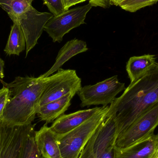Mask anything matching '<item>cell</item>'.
Wrapping results in <instances>:
<instances>
[{
	"mask_svg": "<svg viewBox=\"0 0 158 158\" xmlns=\"http://www.w3.org/2000/svg\"><path fill=\"white\" fill-rule=\"evenodd\" d=\"M33 0H0V6L22 29L26 41V57L38 44L44 27L54 16L52 13L40 12L32 6Z\"/></svg>",
	"mask_w": 158,
	"mask_h": 158,
	"instance_id": "cell-3",
	"label": "cell"
},
{
	"mask_svg": "<svg viewBox=\"0 0 158 158\" xmlns=\"http://www.w3.org/2000/svg\"><path fill=\"white\" fill-rule=\"evenodd\" d=\"M5 62L2 58L0 57V81H3V79L4 77V67Z\"/></svg>",
	"mask_w": 158,
	"mask_h": 158,
	"instance_id": "cell-25",
	"label": "cell"
},
{
	"mask_svg": "<svg viewBox=\"0 0 158 158\" xmlns=\"http://www.w3.org/2000/svg\"><path fill=\"white\" fill-rule=\"evenodd\" d=\"M158 0H124L118 6L128 12H136L140 9L156 3Z\"/></svg>",
	"mask_w": 158,
	"mask_h": 158,
	"instance_id": "cell-19",
	"label": "cell"
},
{
	"mask_svg": "<svg viewBox=\"0 0 158 158\" xmlns=\"http://www.w3.org/2000/svg\"><path fill=\"white\" fill-rule=\"evenodd\" d=\"M158 104V63L131 82L123 94L115 98L107 115L116 123L117 135L142 114ZM118 138V137H117Z\"/></svg>",
	"mask_w": 158,
	"mask_h": 158,
	"instance_id": "cell-1",
	"label": "cell"
},
{
	"mask_svg": "<svg viewBox=\"0 0 158 158\" xmlns=\"http://www.w3.org/2000/svg\"><path fill=\"white\" fill-rule=\"evenodd\" d=\"M123 1L124 0H110V6L114 5L118 6L119 4Z\"/></svg>",
	"mask_w": 158,
	"mask_h": 158,
	"instance_id": "cell-26",
	"label": "cell"
},
{
	"mask_svg": "<svg viewBox=\"0 0 158 158\" xmlns=\"http://www.w3.org/2000/svg\"><path fill=\"white\" fill-rule=\"evenodd\" d=\"M156 143V135L150 139L124 148L115 147L114 158H151Z\"/></svg>",
	"mask_w": 158,
	"mask_h": 158,
	"instance_id": "cell-15",
	"label": "cell"
},
{
	"mask_svg": "<svg viewBox=\"0 0 158 158\" xmlns=\"http://www.w3.org/2000/svg\"><path fill=\"white\" fill-rule=\"evenodd\" d=\"M158 126V104L142 114L118 135L116 147L124 148L153 137Z\"/></svg>",
	"mask_w": 158,
	"mask_h": 158,
	"instance_id": "cell-6",
	"label": "cell"
},
{
	"mask_svg": "<svg viewBox=\"0 0 158 158\" xmlns=\"http://www.w3.org/2000/svg\"><path fill=\"white\" fill-rule=\"evenodd\" d=\"M63 1L64 5L65 10H68L70 7L76 5L77 4L86 1H89V0H63Z\"/></svg>",
	"mask_w": 158,
	"mask_h": 158,
	"instance_id": "cell-23",
	"label": "cell"
},
{
	"mask_svg": "<svg viewBox=\"0 0 158 158\" xmlns=\"http://www.w3.org/2000/svg\"><path fill=\"white\" fill-rule=\"evenodd\" d=\"M35 125L31 123L27 125L19 158H44L36 143Z\"/></svg>",
	"mask_w": 158,
	"mask_h": 158,
	"instance_id": "cell-17",
	"label": "cell"
},
{
	"mask_svg": "<svg viewBox=\"0 0 158 158\" xmlns=\"http://www.w3.org/2000/svg\"><path fill=\"white\" fill-rule=\"evenodd\" d=\"M27 125H12L0 119V158H19Z\"/></svg>",
	"mask_w": 158,
	"mask_h": 158,
	"instance_id": "cell-10",
	"label": "cell"
},
{
	"mask_svg": "<svg viewBox=\"0 0 158 158\" xmlns=\"http://www.w3.org/2000/svg\"><path fill=\"white\" fill-rule=\"evenodd\" d=\"M8 89V97L2 119L12 125L32 123L47 83L48 77H17L13 81H1Z\"/></svg>",
	"mask_w": 158,
	"mask_h": 158,
	"instance_id": "cell-2",
	"label": "cell"
},
{
	"mask_svg": "<svg viewBox=\"0 0 158 158\" xmlns=\"http://www.w3.org/2000/svg\"><path fill=\"white\" fill-rule=\"evenodd\" d=\"M101 108L96 107L62 115L53 122L50 128L57 135L67 133L91 118Z\"/></svg>",
	"mask_w": 158,
	"mask_h": 158,
	"instance_id": "cell-11",
	"label": "cell"
},
{
	"mask_svg": "<svg viewBox=\"0 0 158 158\" xmlns=\"http://www.w3.org/2000/svg\"><path fill=\"white\" fill-rule=\"evenodd\" d=\"M125 89V84L119 81L118 76H114L94 85L81 87L77 94L81 101V107L93 105L106 106L112 103L116 96Z\"/></svg>",
	"mask_w": 158,
	"mask_h": 158,
	"instance_id": "cell-7",
	"label": "cell"
},
{
	"mask_svg": "<svg viewBox=\"0 0 158 158\" xmlns=\"http://www.w3.org/2000/svg\"><path fill=\"white\" fill-rule=\"evenodd\" d=\"M156 63L155 55L147 54L131 57L126 66L131 82L150 69Z\"/></svg>",
	"mask_w": 158,
	"mask_h": 158,
	"instance_id": "cell-16",
	"label": "cell"
},
{
	"mask_svg": "<svg viewBox=\"0 0 158 158\" xmlns=\"http://www.w3.org/2000/svg\"><path fill=\"white\" fill-rule=\"evenodd\" d=\"M77 91H73L64 96L40 106L37 110V115L40 119L46 124L53 122L63 115L71 105V101Z\"/></svg>",
	"mask_w": 158,
	"mask_h": 158,
	"instance_id": "cell-13",
	"label": "cell"
},
{
	"mask_svg": "<svg viewBox=\"0 0 158 158\" xmlns=\"http://www.w3.org/2000/svg\"><path fill=\"white\" fill-rule=\"evenodd\" d=\"M109 106H103L91 118L69 132L57 135L63 158H79L84 148L106 118Z\"/></svg>",
	"mask_w": 158,
	"mask_h": 158,
	"instance_id": "cell-4",
	"label": "cell"
},
{
	"mask_svg": "<svg viewBox=\"0 0 158 158\" xmlns=\"http://www.w3.org/2000/svg\"><path fill=\"white\" fill-rule=\"evenodd\" d=\"M151 158H158V133L156 135V143Z\"/></svg>",
	"mask_w": 158,
	"mask_h": 158,
	"instance_id": "cell-24",
	"label": "cell"
},
{
	"mask_svg": "<svg viewBox=\"0 0 158 158\" xmlns=\"http://www.w3.org/2000/svg\"><path fill=\"white\" fill-rule=\"evenodd\" d=\"M88 50L85 42L75 39L67 42L60 49L56 56L55 62L50 70L40 76L43 78L50 77L61 69V67L70 58L78 54Z\"/></svg>",
	"mask_w": 158,
	"mask_h": 158,
	"instance_id": "cell-14",
	"label": "cell"
},
{
	"mask_svg": "<svg viewBox=\"0 0 158 158\" xmlns=\"http://www.w3.org/2000/svg\"><path fill=\"white\" fill-rule=\"evenodd\" d=\"M44 4L48 7L54 16L59 15L66 11L63 0H43Z\"/></svg>",
	"mask_w": 158,
	"mask_h": 158,
	"instance_id": "cell-20",
	"label": "cell"
},
{
	"mask_svg": "<svg viewBox=\"0 0 158 158\" xmlns=\"http://www.w3.org/2000/svg\"><path fill=\"white\" fill-rule=\"evenodd\" d=\"M35 140L44 158H63L57 140V135L45 124L36 131Z\"/></svg>",
	"mask_w": 158,
	"mask_h": 158,
	"instance_id": "cell-12",
	"label": "cell"
},
{
	"mask_svg": "<svg viewBox=\"0 0 158 158\" xmlns=\"http://www.w3.org/2000/svg\"><path fill=\"white\" fill-rule=\"evenodd\" d=\"M26 49L25 35L20 27L13 23L7 43L4 51L7 55L19 56Z\"/></svg>",
	"mask_w": 158,
	"mask_h": 158,
	"instance_id": "cell-18",
	"label": "cell"
},
{
	"mask_svg": "<svg viewBox=\"0 0 158 158\" xmlns=\"http://www.w3.org/2000/svg\"><path fill=\"white\" fill-rule=\"evenodd\" d=\"M81 82L76 70L60 69L56 74L48 77V83L40 99L39 106L73 91L78 92L81 87Z\"/></svg>",
	"mask_w": 158,
	"mask_h": 158,
	"instance_id": "cell-9",
	"label": "cell"
},
{
	"mask_svg": "<svg viewBox=\"0 0 158 158\" xmlns=\"http://www.w3.org/2000/svg\"><path fill=\"white\" fill-rule=\"evenodd\" d=\"M8 97V89L3 86L0 89V119H2Z\"/></svg>",
	"mask_w": 158,
	"mask_h": 158,
	"instance_id": "cell-21",
	"label": "cell"
},
{
	"mask_svg": "<svg viewBox=\"0 0 158 158\" xmlns=\"http://www.w3.org/2000/svg\"><path fill=\"white\" fill-rule=\"evenodd\" d=\"M93 7L90 3L69 9L59 15L54 16L47 22L44 31L52 38L54 43H60L67 33L82 24L88 12Z\"/></svg>",
	"mask_w": 158,
	"mask_h": 158,
	"instance_id": "cell-8",
	"label": "cell"
},
{
	"mask_svg": "<svg viewBox=\"0 0 158 158\" xmlns=\"http://www.w3.org/2000/svg\"><path fill=\"white\" fill-rule=\"evenodd\" d=\"M118 135L112 117L106 115L89 139L79 158H114Z\"/></svg>",
	"mask_w": 158,
	"mask_h": 158,
	"instance_id": "cell-5",
	"label": "cell"
},
{
	"mask_svg": "<svg viewBox=\"0 0 158 158\" xmlns=\"http://www.w3.org/2000/svg\"><path fill=\"white\" fill-rule=\"evenodd\" d=\"M110 0H89V3L93 6H100L103 8H108L110 6Z\"/></svg>",
	"mask_w": 158,
	"mask_h": 158,
	"instance_id": "cell-22",
	"label": "cell"
}]
</instances>
